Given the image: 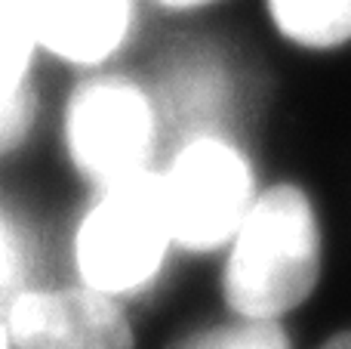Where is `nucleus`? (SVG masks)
I'll return each mask as SVG.
<instances>
[{"label":"nucleus","mask_w":351,"mask_h":349,"mask_svg":"<svg viewBox=\"0 0 351 349\" xmlns=\"http://www.w3.org/2000/svg\"><path fill=\"white\" fill-rule=\"evenodd\" d=\"M170 349H290V337L280 322L231 315L228 322L185 334Z\"/></svg>","instance_id":"nucleus-11"},{"label":"nucleus","mask_w":351,"mask_h":349,"mask_svg":"<svg viewBox=\"0 0 351 349\" xmlns=\"http://www.w3.org/2000/svg\"><path fill=\"white\" fill-rule=\"evenodd\" d=\"M43 68L62 78L133 62L145 28V0H28Z\"/></svg>","instance_id":"nucleus-6"},{"label":"nucleus","mask_w":351,"mask_h":349,"mask_svg":"<svg viewBox=\"0 0 351 349\" xmlns=\"http://www.w3.org/2000/svg\"><path fill=\"white\" fill-rule=\"evenodd\" d=\"M0 349H12L10 334H6V322H3V306H0Z\"/></svg>","instance_id":"nucleus-15"},{"label":"nucleus","mask_w":351,"mask_h":349,"mask_svg":"<svg viewBox=\"0 0 351 349\" xmlns=\"http://www.w3.org/2000/svg\"><path fill=\"white\" fill-rule=\"evenodd\" d=\"M222 3V0H145L148 16H167V19H182V16H194L204 12L210 6Z\"/></svg>","instance_id":"nucleus-13"},{"label":"nucleus","mask_w":351,"mask_h":349,"mask_svg":"<svg viewBox=\"0 0 351 349\" xmlns=\"http://www.w3.org/2000/svg\"><path fill=\"white\" fill-rule=\"evenodd\" d=\"M152 177L182 257H219L259 195L231 127L173 133Z\"/></svg>","instance_id":"nucleus-4"},{"label":"nucleus","mask_w":351,"mask_h":349,"mask_svg":"<svg viewBox=\"0 0 351 349\" xmlns=\"http://www.w3.org/2000/svg\"><path fill=\"white\" fill-rule=\"evenodd\" d=\"M182 260L154 177L77 192L62 229L65 278L133 306L158 294Z\"/></svg>","instance_id":"nucleus-2"},{"label":"nucleus","mask_w":351,"mask_h":349,"mask_svg":"<svg viewBox=\"0 0 351 349\" xmlns=\"http://www.w3.org/2000/svg\"><path fill=\"white\" fill-rule=\"evenodd\" d=\"M47 74L31 31L28 0H0V90Z\"/></svg>","instance_id":"nucleus-10"},{"label":"nucleus","mask_w":351,"mask_h":349,"mask_svg":"<svg viewBox=\"0 0 351 349\" xmlns=\"http://www.w3.org/2000/svg\"><path fill=\"white\" fill-rule=\"evenodd\" d=\"M47 136L77 192L154 173L173 124L154 78L133 62L65 78L49 102Z\"/></svg>","instance_id":"nucleus-1"},{"label":"nucleus","mask_w":351,"mask_h":349,"mask_svg":"<svg viewBox=\"0 0 351 349\" xmlns=\"http://www.w3.org/2000/svg\"><path fill=\"white\" fill-rule=\"evenodd\" d=\"M219 257L228 313L280 322L308 300L321 275V229L308 195L287 183L259 189Z\"/></svg>","instance_id":"nucleus-3"},{"label":"nucleus","mask_w":351,"mask_h":349,"mask_svg":"<svg viewBox=\"0 0 351 349\" xmlns=\"http://www.w3.org/2000/svg\"><path fill=\"white\" fill-rule=\"evenodd\" d=\"M12 349H136L130 306L71 278H28L3 303Z\"/></svg>","instance_id":"nucleus-5"},{"label":"nucleus","mask_w":351,"mask_h":349,"mask_svg":"<svg viewBox=\"0 0 351 349\" xmlns=\"http://www.w3.org/2000/svg\"><path fill=\"white\" fill-rule=\"evenodd\" d=\"M268 19L287 41L330 49L351 41V0H265Z\"/></svg>","instance_id":"nucleus-8"},{"label":"nucleus","mask_w":351,"mask_h":349,"mask_svg":"<svg viewBox=\"0 0 351 349\" xmlns=\"http://www.w3.org/2000/svg\"><path fill=\"white\" fill-rule=\"evenodd\" d=\"M49 99L43 78L0 90V164L16 161L47 133Z\"/></svg>","instance_id":"nucleus-9"},{"label":"nucleus","mask_w":351,"mask_h":349,"mask_svg":"<svg viewBox=\"0 0 351 349\" xmlns=\"http://www.w3.org/2000/svg\"><path fill=\"white\" fill-rule=\"evenodd\" d=\"M164 99L173 133L197 127H228L234 80L219 56L206 49H179L152 71Z\"/></svg>","instance_id":"nucleus-7"},{"label":"nucleus","mask_w":351,"mask_h":349,"mask_svg":"<svg viewBox=\"0 0 351 349\" xmlns=\"http://www.w3.org/2000/svg\"><path fill=\"white\" fill-rule=\"evenodd\" d=\"M28 278H34V245L19 214L0 195V306Z\"/></svg>","instance_id":"nucleus-12"},{"label":"nucleus","mask_w":351,"mask_h":349,"mask_svg":"<svg viewBox=\"0 0 351 349\" xmlns=\"http://www.w3.org/2000/svg\"><path fill=\"white\" fill-rule=\"evenodd\" d=\"M321 349H351V331L339 334V337H333V340H327Z\"/></svg>","instance_id":"nucleus-14"}]
</instances>
